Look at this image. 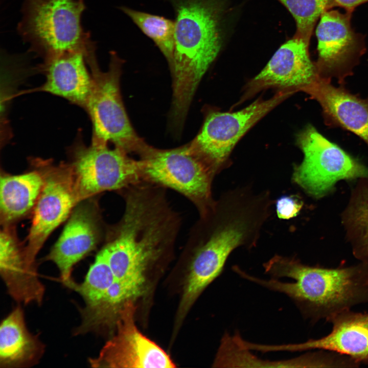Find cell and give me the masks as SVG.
I'll list each match as a JSON object with an SVG mask.
<instances>
[{
	"label": "cell",
	"instance_id": "obj_1",
	"mask_svg": "<svg viewBox=\"0 0 368 368\" xmlns=\"http://www.w3.org/2000/svg\"><path fill=\"white\" fill-rule=\"evenodd\" d=\"M270 280L239 268L241 277L282 293L294 303L304 318L316 323L368 303V262L327 268L304 264L294 258L275 255L263 264Z\"/></svg>",
	"mask_w": 368,
	"mask_h": 368
},
{
	"label": "cell",
	"instance_id": "obj_2",
	"mask_svg": "<svg viewBox=\"0 0 368 368\" xmlns=\"http://www.w3.org/2000/svg\"><path fill=\"white\" fill-rule=\"evenodd\" d=\"M83 0H24L17 31L43 60L69 52L88 55L96 45L81 23Z\"/></svg>",
	"mask_w": 368,
	"mask_h": 368
},
{
	"label": "cell",
	"instance_id": "obj_3",
	"mask_svg": "<svg viewBox=\"0 0 368 368\" xmlns=\"http://www.w3.org/2000/svg\"><path fill=\"white\" fill-rule=\"evenodd\" d=\"M109 67L102 71L95 54L86 59L93 86L84 108L93 125V140L112 143L129 154L143 156L152 147L133 129L126 112L120 88L123 60L111 52Z\"/></svg>",
	"mask_w": 368,
	"mask_h": 368
},
{
	"label": "cell",
	"instance_id": "obj_4",
	"mask_svg": "<svg viewBox=\"0 0 368 368\" xmlns=\"http://www.w3.org/2000/svg\"><path fill=\"white\" fill-rule=\"evenodd\" d=\"M69 151L68 165L78 203L143 181L140 159L119 147L111 148L107 143L93 140L86 145L78 139Z\"/></svg>",
	"mask_w": 368,
	"mask_h": 368
},
{
	"label": "cell",
	"instance_id": "obj_5",
	"mask_svg": "<svg viewBox=\"0 0 368 368\" xmlns=\"http://www.w3.org/2000/svg\"><path fill=\"white\" fill-rule=\"evenodd\" d=\"M139 159L143 181L180 194L194 205L199 216L214 206L212 186L216 174L188 144L171 149L152 147Z\"/></svg>",
	"mask_w": 368,
	"mask_h": 368
},
{
	"label": "cell",
	"instance_id": "obj_6",
	"mask_svg": "<svg viewBox=\"0 0 368 368\" xmlns=\"http://www.w3.org/2000/svg\"><path fill=\"white\" fill-rule=\"evenodd\" d=\"M296 143L304 157L294 167L292 179L315 198L331 192L339 180L368 178V168L326 139L312 125L308 124L298 133Z\"/></svg>",
	"mask_w": 368,
	"mask_h": 368
},
{
	"label": "cell",
	"instance_id": "obj_7",
	"mask_svg": "<svg viewBox=\"0 0 368 368\" xmlns=\"http://www.w3.org/2000/svg\"><path fill=\"white\" fill-rule=\"evenodd\" d=\"M294 93L291 90H279L271 98H259L237 111H211L197 136L188 144L190 150L216 174L225 166L233 149L244 134Z\"/></svg>",
	"mask_w": 368,
	"mask_h": 368
},
{
	"label": "cell",
	"instance_id": "obj_8",
	"mask_svg": "<svg viewBox=\"0 0 368 368\" xmlns=\"http://www.w3.org/2000/svg\"><path fill=\"white\" fill-rule=\"evenodd\" d=\"M44 185L33 210L25 246L28 264L36 267L35 259L52 233L70 216L78 203L68 164L58 166L39 160Z\"/></svg>",
	"mask_w": 368,
	"mask_h": 368
},
{
	"label": "cell",
	"instance_id": "obj_9",
	"mask_svg": "<svg viewBox=\"0 0 368 368\" xmlns=\"http://www.w3.org/2000/svg\"><path fill=\"white\" fill-rule=\"evenodd\" d=\"M352 12L328 10L321 15L316 29L319 76L339 82L353 73L366 48L365 37L352 27Z\"/></svg>",
	"mask_w": 368,
	"mask_h": 368
},
{
	"label": "cell",
	"instance_id": "obj_10",
	"mask_svg": "<svg viewBox=\"0 0 368 368\" xmlns=\"http://www.w3.org/2000/svg\"><path fill=\"white\" fill-rule=\"evenodd\" d=\"M131 300L121 310L116 333L104 346L99 355L89 359L93 367H154L175 366L169 356L144 335L136 326L135 307Z\"/></svg>",
	"mask_w": 368,
	"mask_h": 368
},
{
	"label": "cell",
	"instance_id": "obj_11",
	"mask_svg": "<svg viewBox=\"0 0 368 368\" xmlns=\"http://www.w3.org/2000/svg\"><path fill=\"white\" fill-rule=\"evenodd\" d=\"M90 198L78 203L73 210L58 239L46 257L58 267L62 283L70 288L75 282L73 266L106 239L98 205Z\"/></svg>",
	"mask_w": 368,
	"mask_h": 368
},
{
	"label": "cell",
	"instance_id": "obj_12",
	"mask_svg": "<svg viewBox=\"0 0 368 368\" xmlns=\"http://www.w3.org/2000/svg\"><path fill=\"white\" fill-rule=\"evenodd\" d=\"M309 44L295 36L283 44L265 67L247 84L242 101L268 88L303 91L319 75Z\"/></svg>",
	"mask_w": 368,
	"mask_h": 368
},
{
	"label": "cell",
	"instance_id": "obj_13",
	"mask_svg": "<svg viewBox=\"0 0 368 368\" xmlns=\"http://www.w3.org/2000/svg\"><path fill=\"white\" fill-rule=\"evenodd\" d=\"M331 323V332L318 339L299 343L265 344L266 352H300L326 350L346 355L360 364L368 365V312L348 309L326 320Z\"/></svg>",
	"mask_w": 368,
	"mask_h": 368
},
{
	"label": "cell",
	"instance_id": "obj_14",
	"mask_svg": "<svg viewBox=\"0 0 368 368\" xmlns=\"http://www.w3.org/2000/svg\"><path fill=\"white\" fill-rule=\"evenodd\" d=\"M330 81L318 75L304 92L319 103L328 125L352 132L368 145V99L335 87Z\"/></svg>",
	"mask_w": 368,
	"mask_h": 368
},
{
	"label": "cell",
	"instance_id": "obj_15",
	"mask_svg": "<svg viewBox=\"0 0 368 368\" xmlns=\"http://www.w3.org/2000/svg\"><path fill=\"white\" fill-rule=\"evenodd\" d=\"M40 69L45 76V81L39 90L85 108L93 86L85 54L69 52L44 59Z\"/></svg>",
	"mask_w": 368,
	"mask_h": 368
},
{
	"label": "cell",
	"instance_id": "obj_16",
	"mask_svg": "<svg viewBox=\"0 0 368 368\" xmlns=\"http://www.w3.org/2000/svg\"><path fill=\"white\" fill-rule=\"evenodd\" d=\"M0 272L9 294L24 304H41L44 287L36 267L30 266L12 229L3 226L0 233Z\"/></svg>",
	"mask_w": 368,
	"mask_h": 368
},
{
	"label": "cell",
	"instance_id": "obj_17",
	"mask_svg": "<svg viewBox=\"0 0 368 368\" xmlns=\"http://www.w3.org/2000/svg\"><path fill=\"white\" fill-rule=\"evenodd\" d=\"M44 352V345L28 330L22 309L15 308L0 326L1 367L32 366L38 363Z\"/></svg>",
	"mask_w": 368,
	"mask_h": 368
},
{
	"label": "cell",
	"instance_id": "obj_18",
	"mask_svg": "<svg viewBox=\"0 0 368 368\" xmlns=\"http://www.w3.org/2000/svg\"><path fill=\"white\" fill-rule=\"evenodd\" d=\"M36 169L17 175L1 176L0 220L10 226L33 211L42 191L44 179L38 160Z\"/></svg>",
	"mask_w": 368,
	"mask_h": 368
},
{
	"label": "cell",
	"instance_id": "obj_19",
	"mask_svg": "<svg viewBox=\"0 0 368 368\" xmlns=\"http://www.w3.org/2000/svg\"><path fill=\"white\" fill-rule=\"evenodd\" d=\"M142 293L138 287L116 280L107 291L94 303L85 304L80 310L81 321L74 335L101 333L116 325L125 303L134 300Z\"/></svg>",
	"mask_w": 368,
	"mask_h": 368
},
{
	"label": "cell",
	"instance_id": "obj_20",
	"mask_svg": "<svg viewBox=\"0 0 368 368\" xmlns=\"http://www.w3.org/2000/svg\"><path fill=\"white\" fill-rule=\"evenodd\" d=\"M359 180L342 213V222L354 256L368 262V178Z\"/></svg>",
	"mask_w": 368,
	"mask_h": 368
},
{
	"label": "cell",
	"instance_id": "obj_21",
	"mask_svg": "<svg viewBox=\"0 0 368 368\" xmlns=\"http://www.w3.org/2000/svg\"><path fill=\"white\" fill-rule=\"evenodd\" d=\"M120 9L147 36L154 42L171 65L175 49V21L164 16L152 14L127 7Z\"/></svg>",
	"mask_w": 368,
	"mask_h": 368
},
{
	"label": "cell",
	"instance_id": "obj_22",
	"mask_svg": "<svg viewBox=\"0 0 368 368\" xmlns=\"http://www.w3.org/2000/svg\"><path fill=\"white\" fill-rule=\"evenodd\" d=\"M115 281L116 278L102 249L97 255L84 281L80 284L75 282L70 289L82 297L85 304H89L102 297Z\"/></svg>",
	"mask_w": 368,
	"mask_h": 368
},
{
	"label": "cell",
	"instance_id": "obj_23",
	"mask_svg": "<svg viewBox=\"0 0 368 368\" xmlns=\"http://www.w3.org/2000/svg\"><path fill=\"white\" fill-rule=\"evenodd\" d=\"M295 20L296 37L308 44L316 22L325 11L331 9L329 0H279Z\"/></svg>",
	"mask_w": 368,
	"mask_h": 368
},
{
	"label": "cell",
	"instance_id": "obj_24",
	"mask_svg": "<svg viewBox=\"0 0 368 368\" xmlns=\"http://www.w3.org/2000/svg\"><path fill=\"white\" fill-rule=\"evenodd\" d=\"M303 205V201L295 195H286L276 201V212L279 218L289 219L296 216Z\"/></svg>",
	"mask_w": 368,
	"mask_h": 368
},
{
	"label": "cell",
	"instance_id": "obj_25",
	"mask_svg": "<svg viewBox=\"0 0 368 368\" xmlns=\"http://www.w3.org/2000/svg\"><path fill=\"white\" fill-rule=\"evenodd\" d=\"M331 9L335 7H341L347 12L353 13L358 6L368 2V0H329Z\"/></svg>",
	"mask_w": 368,
	"mask_h": 368
}]
</instances>
